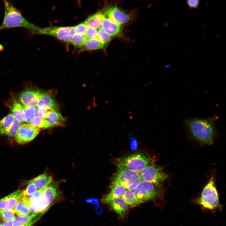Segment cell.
Returning <instances> with one entry per match:
<instances>
[{"label": "cell", "instance_id": "1", "mask_svg": "<svg viewBox=\"0 0 226 226\" xmlns=\"http://www.w3.org/2000/svg\"><path fill=\"white\" fill-rule=\"evenodd\" d=\"M218 118L214 116L204 119L188 118L185 120L186 126L192 137L199 142L212 145L216 134L214 123Z\"/></svg>", "mask_w": 226, "mask_h": 226}, {"label": "cell", "instance_id": "2", "mask_svg": "<svg viewBox=\"0 0 226 226\" xmlns=\"http://www.w3.org/2000/svg\"><path fill=\"white\" fill-rule=\"evenodd\" d=\"M4 14L0 30L16 27L26 28L35 34L38 28L26 19L20 11L9 1L3 0Z\"/></svg>", "mask_w": 226, "mask_h": 226}, {"label": "cell", "instance_id": "3", "mask_svg": "<svg viewBox=\"0 0 226 226\" xmlns=\"http://www.w3.org/2000/svg\"><path fill=\"white\" fill-rule=\"evenodd\" d=\"M196 202L202 208L209 210L214 211L221 208L213 176L204 188Z\"/></svg>", "mask_w": 226, "mask_h": 226}, {"label": "cell", "instance_id": "4", "mask_svg": "<svg viewBox=\"0 0 226 226\" xmlns=\"http://www.w3.org/2000/svg\"><path fill=\"white\" fill-rule=\"evenodd\" d=\"M152 158L141 153H135L119 158L116 163L118 167L140 173L153 163Z\"/></svg>", "mask_w": 226, "mask_h": 226}, {"label": "cell", "instance_id": "5", "mask_svg": "<svg viewBox=\"0 0 226 226\" xmlns=\"http://www.w3.org/2000/svg\"><path fill=\"white\" fill-rule=\"evenodd\" d=\"M142 180L139 173L118 167L117 170L112 178L111 185H120L132 191L136 188Z\"/></svg>", "mask_w": 226, "mask_h": 226}, {"label": "cell", "instance_id": "6", "mask_svg": "<svg viewBox=\"0 0 226 226\" xmlns=\"http://www.w3.org/2000/svg\"><path fill=\"white\" fill-rule=\"evenodd\" d=\"M133 191L140 203L157 198L163 194L161 186L143 180Z\"/></svg>", "mask_w": 226, "mask_h": 226}, {"label": "cell", "instance_id": "7", "mask_svg": "<svg viewBox=\"0 0 226 226\" xmlns=\"http://www.w3.org/2000/svg\"><path fill=\"white\" fill-rule=\"evenodd\" d=\"M142 180L145 181L161 186L164 180L168 178V175L159 166L154 163L146 167L139 173Z\"/></svg>", "mask_w": 226, "mask_h": 226}, {"label": "cell", "instance_id": "8", "mask_svg": "<svg viewBox=\"0 0 226 226\" xmlns=\"http://www.w3.org/2000/svg\"><path fill=\"white\" fill-rule=\"evenodd\" d=\"M73 26L52 27L40 28L36 34L52 35L60 40L70 42L74 34Z\"/></svg>", "mask_w": 226, "mask_h": 226}, {"label": "cell", "instance_id": "9", "mask_svg": "<svg viewBox=\"0 0 226 226\" xmlns=\"http://www.w3.org/2000/svg\"><path fill=\"white\" fill-rule=\"evenodd\" d=\"M40 131V129L30 123H23L19 127L15 135V139L19 144L26 143L33 140Z\"/></svg>", "mask_w": 226, "mask_h": 226}, {"label": "cell", "instance_id": "10", "mask_svg": "<svg viewBox=\"0 0 226 226\" xmlns=\"http://www.w3.org/2000/svg\"><path fill=\"white\" fill-rule=\"evenodd\" d=\"M104 13L112 21L121 25L128 22L130 19L129 14L124 12L116 6L110 7L106 10Z\"/></svg>", "mask_w": 226, "mask_h": 226}, {"label": "cell", "instance_id": "11", "mask_svg": "<svg viewBox=\"0 0 226 226\" xmlns=\"http://www.w3.org/2000/svg\"><path fill=\"white\" fill-rule=\"evenodd\" d=\"M40 93L41 91L38 90L27 89L21 92L19 98L24 105L36 107Z\"/></svg>", "mask_w": 226, "mask_h": 226}, {"label": "cell", "instance_id": "12", "mask_svg": "<svg viewBox=\"0 0 226 226\" xmlns=\"http://www.w3.org/2000/svg\"><path fill=\"white\" fill-rule=\"evenodd\" d=\"M37 106L46 109L58 110L59 106L53 96L50 92H41Z\"/></svg>", "mask_w": 226, "mask_h": 226}, {"label": "cell", "instance_id": "13", "mask_svg": "<svg viewBox=\"0 0 226 226\" xmlns=\"http://www.w3.org/2000/svg\"><path fill=\"white\" fill-rule=\"evenodd\" d=\"M23 190H18L0 199V209H14Z\"/></svg>", "mask_w": 226, "mask_h": 226}, {"label": "cell", "instance_id": "14", "mask_svg": "<svg viewBox=\"0 0 226 226\" xmlns=\"http://www.w3.org/2000/svg\"><path fill=\"white\" fill-rule=\"evenodd\" d=\"M30 197L21 193L14 209L18 216L23 217L30 214Z\"/></svg>", "mask_w": 226, "mask_h": 226}, {"label": "cell", "instance_id": "15", "mask_svg": "<svg viewBox=\"0 0 226 226\" xmlns=\"http://www.w3.org/2000/svg\"><path fill=\"white\" fill-rule=\"evenodd\" d=\"M111 187L110 192L102 199L104 203H110L115 198L122 196L126 191V188L120 185L114 184Z\"/></svg>", "mask_w": 226, "mask_h": 226}, {"label": "cell", "instance_id": "16", "mask_svg": "<svg viewBox=\"0 0 226 226\" xmlns=\"http://www.w3.org/2000/svg\"><path fill=\"white\" fill-rule=\"evenodd\" d=\"M101 27L111 37L117 36L121 30V24L116 23L106 17L103 20Z\"/></svg>", "mask_w": 226, "mask_h": 226}, {"label": "cell", "instance_id": "17", "mask_svg": "<svg viewBox=\"0 0 226 226\" xmlns=\"http://www.w3.org/2000/svg\"><path fill=\"white\" fill-rule=\"evenodd\" d=\"M45 119L50 127L62 126L65 120L61 113L56 110H50Z\"/></svg>", "mask_w": 226, "mask_h": 226}, {"label": "cell", "instance_id": "18", "mask_svg": "<svg viewBox=\"0 0 226 226\" xmlns=\"http://www.w3.org/2000/svg\"><path fill=\"white\" fill-rule=\"evenodd\" d=\"M105 17L104 13L100 11L90 16L84 23L88 27L95 29H100L101 27L103 20Z\"/></svg>", "mask_w": 226, "mask_h": 226}, {"label": "cell", "instance_id": "19", "mask_svg": "<svg viewBox=\"0 0 226 226\" xmlns=\"http://www.w3.org/2000/svg\"><path fill=\"white\" fill-rule=\"evenodd\" d=\"M110 203L113 210L120 217L123 218L125 212L128 209V205L124 200L121 197H117Z\"/></svg>", "mask_w": 226, "mask_h": 226}, {"label": "cell", "instance_id": "20", "mask_svg": "<svg viewBox=\"0 0 226 226\" xmlns=\"http://www.w3.org/2000/svg\"><path fill=\"white\" fill-rule=\"evenodd\" d=\"M53 181L51 176L47 173L42 174L32 179L28 182L33 183L37 189L39 190L47 187L50 185Z\"/></svg>", "mask_w": 226, "mask_h": 226}, {"label": "cell", "instance_id": "21", "mask_svg": "<svg viewBox=\"0 0 226 226\" xmlns=\"http://www.w3.org/2000/svg\"><path fill=\"white\" fill-rule=\"evenodd\" d=\"M39 213H36L23 217L17 216L15 217L12 221L13 226H23L24 225L32 222H35L38 220L36 218Z\"/></svg>", "mask_w": 226, "mask_h": 226}, {"label": "cell", "instance_id": "22", "mask_svg": "<svg viewBox=\"0 0 226 226\" xmlns=\"http://www.w3.org/2000/svg\"><path fill=\"white\" fill-rule=\"evenodd\" d=\"M12 115L15 119L21 122L24 121V114L23 105L17 101H14L10 107Z\"/></svg>", "mask_w": 226, "mask_h": 226}, {"label": "cell", "instance_id": "23", "mask_svg": "<svg viewBox=\"0 0 226 226\" xmlns=\"http://www.w3.org/2000/svg\"><path fill=\"white\" fill-rule=\"evenodd\" d=\"M105 45L104 43L97 37L87 40L82 46L81 50H94L101 49L104 47Z\"/></svg>", "mask_w": 226, "mask_h": 226}, {"label": "cell", "instance_id": "24", "mask_svg": "<svg viewBox=\"0 0 226 226\" xmlns=\"http://www.w3.org/2000/svg\"><path fill=\"white\" fill-rule=\"evenodd\" d=\"M58 191L55 185H49L44 190L42 196L47 198L51 204L57 197Z\"/></svg>", "mask_w": 226, "mask_h": 226}, {"label": "cell", "instance_id": "25", "mask_svg": "<svg viewBox=\"0 0 226 226\" xmlns=\"http://www.w3.org/2000/svg\"><path fill=\"white\" fill-rule=\"evenodd\" d=\"M21 125V122L15 119L12 125L7 129L1 132L0 135L13 137L15 135Z\"/></svg>", "mask_w": 226, "mask_h": 226}, {"label": "cell", "instance_id": "26", "mask_svg": "<svg viewBox=\"0 0 226 226\" xmlns=\"http://www.w3.org/2000/svg\"><path fill=\"white\" fill-rule=\"evenodd\" d=\"M127 204L133 207L140 203L133 192L132 190H127L122 196Z\"/></svg>", "mask_w": 226, "mask_h": 226}, {"label": "cell", "instance_id": "27", "mask_svg": "<svg viewBox=\"0 0 226 226\" xmlns=\"http://www.w3.org/2000/svg\"><path fill=\"white\" fill-rule=\"evenodd\" d=\"M24 114V121L30 123L36 116V108L31 106L23 105Z\"/></svg>", "mask_w": 226, "mask_h": 226}, {"label": "cell", "instance_id": "28", "mask_svg": "<svg viewBox=\"0 0 226 226\" xmlns=\"http://www.w3.org/2000/svg\"><path fill=\"white\" fill-rule=\"evenodd\" d=\"M30 124L40 129L51 128L45 119L36 116L29 123Z\"/></svg>", "mask_w": 226, "mask_h": 226}, {"label": "cell", "instance_id": "29", "mask_svg": "<svg viewBox=\"0 0 226 226\" xmlns=\"http://www.w3.org/2000/svg\"><path fill=\"white\" fill-rule=\"evenodd\" d=\"M87 40L85 35L74 33L72 36L70 42L76 46L81 47L83 46Z\"/></svg>", "mask_w": 226, "mask_h": 226}, {"label": "cell", "instance_id": "30", "mask_svg": "<svg viewBox=\"0 0 226 226\" xmlns=\"http://www.w3.org/2000/svg\"><path fill=\"white\" fill-rule=\"evenodd\" d=\"M15 118L11 114H9L0 120V132L9 127Z\"/></svg>", "mask_w": 226, "mask_h": 226}, {"label": "cell", "instance_id": "31", "mask_svg": "<svg viewBox=\"0 0 226 226\" xmlns=\"http://www.w3.org/2000/svg\"><path fill=\"white\" fill-rule=\"evenodd\" d=\"M14 209H0V217L3 221H12L15 218Z\"/></svg>", "mask_w": 226, "mask_h": 226}, {"label": "cell", "instance_id": "32", "mask_svg": "<svg viewBox=\"0 0 226 226\" xmlns=\"http://www.w3.org/2000/svg\"><path fill=\"white\" fill-rule=\"evenodd\" d=\"M97 38L105 45L111 40L110 36L101 27L98 31Z\"/></svg>", "mask_w": 226, "mask_h": 226}, {"label": "cell", "instance_id": "33", "mask_svg": "<svg viewBox=\"0 0 226 226\" xmlns=\"http://www.w3.org/2000/svg\"><path fill=\"white\" fill-rule=\"evenodd\" d=\"M27 183L28 185L25 190H23L21 194L25 196L30 197L37 191V189L33 183L28 182Z\"/></svg>", "mask_w": 226, "mask_h": 226}, {"label": "cell", "instance_id": "34", "mask_svg": "<svg viewBox=\"0 0 226 226\" xmlns=\"http://www.w3.org/2000/svg\"><path fill=\"white\" fill-rule=\"evenodd\" d=\"M73 28L74 33L84 35L86 34L88 27L84 23L73 26Z\"/></svg>", "mask_w": 226, "mask_h": 226}, {"label": "cell", "instance_id": "35", "mask_svg": "<svg viewBox=\"0 0 226 226\" xmlns=\"http://www.w3.org/2000/svg\"><path fill=\"white\" fill-rule=\"evenodd\" d=\"M97 34L98 31L96 29L88 27L85 35L87 40H88L97 38Z\"/></svg>", "mask_w": 226, "mask_h": 226}, {"label": "cell", "instance_id": "36", "mask_svg": "<svg viewBox=\"0 0 226 226\" xmlns=\"http://www.w3.org/2000/svg\"><path fill=\"white\" fill-rule=\"evenodd\" d=\"M50 110L44 108L37 107L36 108V115L45 119Z\"/></svg>", "mask_w": 226, "mask_h": 226}, {"label": "cell", "instance_id": "37", "mask_svg": "<svg viewBox=\"0 0 226 226\" xmlns=\"http://www.w3.org/2000/svg\"><path fill=\"white\" fill-rule=\"evenodd\" d=\"M187 3L190 8H197L199 5L200 1L199 0H187Z\"/></svg>", "mask_w": 226, "mask_h": 226}, {"label": "cell", "instance_id": "38", "mask_svg": "<svg viewBox=\"0 0 226 226\" xmlns=\"http://www.w3.org/2000/svg\"><path fill=\"white\" fill-rule=\"evenodd\" d=\"M131 148L133 150H135L137 147V143L136 139L133 137H130Z\"/></svg>", "mask_w": 226, "mask_h": 226}, {"label": "cell", "instance_id": "39", "mask_svg": "<svg viewBox=\"0 0 226 226\" xmlns=\"http://www.w3.org/2000/svg\"><path fill=\"white\" fill-rule=\"evenodd\" d=\"M86 202L92 204L94 205H96L99 204V201L98 199L95 198H90L87 199L85 200Z\"/></svg>", "mask_w": 226, "mask_h": 226}, {"label": "cell", "instance_id": "40", "mask_svg": "<svg viewBox=\"0 0 226 226\" xmlns=\"http://www.w3.org/2000/svg\"><path fill=\"white\" fill-rule=\"evenodd\" d=\"M95 209L96 213L98 215L100 214L103 211L102 208L99 204L96 205Z\"/></svg>", "mask_w": 226, "mask_h": 226}, {"label": "cell", "instance_id": "41", "mask_svg": "<svg viewBox=\"0 0 226 226\" xmlns=\"http://www.w3.org/2000/svg\"><path fill=\"white\" fill-rule=\"evenodd\" d=\"M2 224L3 226H13L12 221H4Z\"/></svg>", "mask_w": 226, "mask_h": 226}, {"label": "cell", "instance_id": "42", "mask_svg": "<svg viewBox=\"0 0 226 226\" xmlns=\"http://www.w3.org/2000/svg\"><path fill=\"white\" fill-rule=\"evenodd\" d=\"M35 222H32L28 223H27L23 226H31L33 224L35 223Z\"/></svg>", "mask_w": 226, "mask_h": 226}, {"label": "cell", "instance_id": "43", "mask_svg": "<svg viewBox=\"0 0 226 226\" xmlns=\"http://www.w3.org/2000/svg\"><path fill=\"white\" fill-rule=\"evenodd\" d=\"M0 226H3L2 223H0Z\"/></svg>", "mask_w": 226, "mask_h": 226}]
</instances>
